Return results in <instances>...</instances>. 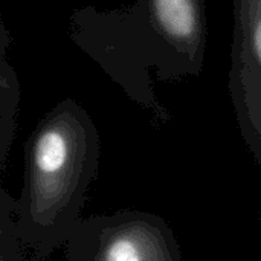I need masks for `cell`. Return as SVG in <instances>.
<instances>
[{"label":"cell","instance_id":"52a82bcc","mask_svg":"<svg viewBox=\"0 0 261 261\" xmlns=\"http://www.w3.org/2000/svg\"><path fill=\"white\" fill-rule=\"evenodd\" d=\"M258 222H260V226H261V216H260V217H258Z\"/></svg>","mask_w":261,"mask_h":261},{"label":"cell","instance_id":"6da1fadb","mask_svg":"<svg viewBox=\"0 0 261 261\" xmlns=\"http://www.w3.org/2000/svg\"><path fill=\"white\" fill-rule=\"evenodd\" d=\"M70 40L144 110L156 125L171 113L156 96L150 69L161 81L199 76L205 63V0H135L118 9L83 6L69 20Z\"/></svg>","mask_w":261,"mask_h":261},{"label":"cell","instance_id":"5b68a950","mask_svg":"<svg viewBox=\"0 0 261 261\" xmlns=\"http://www.w3.org/2000/svg\"><path fill=\"white\" fill-rule=\"evenodd\" d=\"M9 32L0 24V171L6 165L9 150L17 128V113L20 102V83L15 69L8 61V47L11 44Z\"/></svg>","mask_w":261,"mask_h":261},{"label":"cell","instance_id":"277c9868","mask_svg":"<svg viewBox=\"0 0 261 261\" xmlns=\"http://www.w3.org/2000/svg\"><path fill=\"white\" fill-rule=\"evenodd\" d=\"M229 95L240 135L261 170V0H232Z\"/></svg>","mask_w":261,"mask_h":261},{"label":"cell","instance_id":"3957f363","mask_svg":"<svg viewBox=\"0 0 261 261\" xmlns=\"http://www.w3.org/2000/svg\"><path fill=\"white\" fill-rule=\"evenodd\" d=\"M64 246L66 261H184L170 225L138 210L83 217Z\"/></svg>","mask_w":261,"mask_h":261},{"label":"cell","instance_id":"8992f818","mask_svg":"<svg viewBox=\"0 0 261 261\" xmlns=\"http://www.w3.org/2000/svg\"><path fill=\"white\" fill-rule=\"evenodd\" d=\"M14 205L15 199L5 188H0V261H44L37 255L28 257L24 254L15 231Z\"/></svg>","mask_w":261,"mask_h":261},{"label":"cell","instance_id":"7a4b0ae2","mask_svg":"<svg viewBox=\"0 0 261 261\" xmlns=\"http://www.w3.org/2000/svg\"><path fill=\"white\" fill-rule=\"evenodd\" d=\"M24 151L14 223L23 246L44 260L66 245L83 219L86 196L99 167L101 139L90 115L66 98L40 119Z\"/></svg>","mask_w":261,"mask_h":261}]
</instances>
